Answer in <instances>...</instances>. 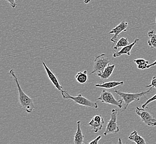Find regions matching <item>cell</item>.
<instances>
[{"label": "cell", "mask_w": 156, "mask_h": 144, "mask_svg": "<svg viewBox=\"0 0 156 144\" xmlns=\"http://www.w3.org/2000/svg\"><path fill=\"white\" fill-rule=\"evenodd\" d=\"M6 1L8 3L10 4V5L12 7V8H16L17 6V3H16L15 0H6Z\"/></svg>", "instance_id": "603a6c76"}, {"label": "cell", "mask_w": 156, "mask_h": 144, "mask_svg": "<svg viewBox=\"0 0 156 144\" xmlns=\"http://www.w3.org/2000/svg\"><path fill=\"white\" fill-rule=\"evenodd\" d=\"M60 92L63 99L72 100L73 101H74L75 103L78 104L79 105L84 106L85 107L94 108V109L98 108V105L96 103L91 102L90 100L83 96L81 94H78L76 96H73L70 95L66 90H62Z\"/></svg>", "instance_id": "3957f363"}, {"label": "cell", "mask_w": 156, "mask_h": 144, "mask_svg": "<svg viewBox=\"0 0 156 144\" xmlns=\"http://www.w3.org/2000/svg\"><path fill=\"white\" fill-rule=\"evenodd\" d=\"M104 123L105 121L103 117L101 115H97L92 117L91 120L87 124V125L90 126L94 132L97 133L102 129Z\"/></svg>", "instance_id": "9c48e42d"}, {"label": "cell", "mask_w": 156, "mask_h": 144, "mask_svg": "<svg viewBox=\"0 0 156 144\" xmlns=\"http://www.w3.org/2000/svg\"><path fill=\"white\" fill-rule=\"evenodd\" d=\"M117 109H112L111 110L110 120L108 121L105 132H104V135L105 136L110 134H116L120 131V128L117 123Z\"/></svg>", "instance_id": "8992f818"}, {"label": "cell", "mask_w": 156, "mask_h": 144, "mask_svg": "<svg viewBox=\"0 0 156 144\" xmlns=\"http://www.w3.org/2000/svg\"><path fill=\"white\" fill-rule=\"evenodd\" d=\"M134 62L136 64L137 68L140 70H144L147 69V67L149 65L148 61L142 58L136 59L134 60Z\"/></svg>", "instance_id": "ac0fdd59"}, {"label": "cell", "mask_w": 156, "mask_h": 144, "mask_svg": "<svg viewBox=\"0 0 156 144\" xmlns=\"http://www.w3.org/2000/svg\"><path fill=\"white\" fill-rule=\"evenodd\" d=\"M81 121H77V130L74 136V143L75 144H84V135L81 129Z\"/></svg>", "instance_id": "7c38bea8"}, {"label": "cell", "mask_w": 156, "mask_h": 144, "mask_svg": "<svg viewBox=\"0 0 156 144\" xmlns=\"http://www.w3.org/2000/svg\"><path fill=\"white\" fill-rule=\"evenodd\" d=\"M128 26V23L125 21H122L120 24L112 29L111 31L109 32L108 34H114V36L111 38L110 41L113 43L112 46L114 47L118 41L119 36L122 32L127 31V27Z\"/></svg>", "instance_id": "ba28073f"}, {"label": "cell", "mask_w": 156, "mask_h": 144, "mask_svg": "<svg viewBox=\"0 0 156 144\" xmlns=\"http://www.w3.org/2000/svg\"><path fill=\"white\" fill-rule=\"evenodd\" d=\"M150 39L148 41V45L153 49H156V34L153 30L150 31L148 33Z\"/></svg>", "instance_id": "e0dca14e"}, {"label": "cell", "mask_w": 156, "mask_h": 144, "mask_svg": "<svg viewBox=\"0 0 156 144\" xmlns=\"http://www.w3.org/2000/svg\"><path fill=\"white\" fill-rule=\"evenodd\" d=\"M115 65H109L105 68V69L102 72L97 74V76L101 78L102 80H105L108 79L111 77L112 73L114 70Z\"/></svg>", "instance_id": "4fadbf2b"}, {"label": "cell", "mask_w": 156, "mask_h": 144, "mask_svg": "<svg viewBox=\"0 0 156 144\" xmlns=\"http://www.w3.org/2000/svg\"><path fill=\"white\" fill-rule=\"evenodd\" d=\"M75 78L78 83L81 84H85L88 79L87 70H84L82 72H78L76 75H75Z\"/></svg>", "instance_id": "2e32d148"}, {"label": "cell", "mask_w": 156, "mask_h": 144, "mask_svg": "<svg viewBox=\"0 0 156 144\" xmlns=\"http://www.w3.org/2000/svg\"><path fill=\"white\" fill-rule=\"evenodd\" d=\"M101 136L99 135L97 138L95 139L93 141H91L89 142V144H98L99 143V141L101 140Z\"/></svg>", "instance_id": "7402d4cb"}, {"label": "cell", "mask_w": 156, "mask_h": 144, "mask_svg": "<svg viewBox=\"0 0 156 144\" xmlns=\"http://www.w3.org/2000/svg\"><path fill=\"white\" fill-rule=\"evenodd\" d=\"M140 39L137 38L132 43L129 44V45H127L126 47H124L120 50V51L115 52L114 53H113V57L117 58V57H120L124 54H126L128 56H131V51L132 48L137 43L140 42Z\"/></svg>", "instance_id": "8fae6325"}, {"label": "cell", "mask_w": 156, "mask_h": 144, "mask_svg": "<svg viewBox=\"0 0 156 144\" xmlns=\"http://www.w3.org/2000/svg\"><path fill=\"white\" fill-rule=\"evenodd\" d=\"M9 74L12 76L17 87L18 91V96H19V102L21 104L22 108L23 109L24 111L27 113H32L33 110L35 109V106L34 105L33 99L27 95L26 94L22 89L21 85L18 82V78L16 75L13 69H11L9 70Z\"/></svg>", "instance_id": "6da1fadb"}, {"label": "cell", "mask_w": 156, "mask_h": 144, "mask_svg": "<svg viewBox=\"0 0 156 144\" xmlns=\"http://www.w3.org/2000/svg\"></svg>", "instance_id": "484cf974"}, {"label": "cell", "mask_w": 156, "mask_h": 144, "mask_svg": "<svg viewBox=\"0 0 156 144\" xmlns=\"http://www.w3.org/2000/svg\"><path fill=\"white\" fill-rule=\"evenodd\" d=\"M156 66V60L155 62H154L153 63H152L151 64H149L148 67H147V69H150L151 67H152L153 66Z\"/></svg>", "instance_id": "cb8c5ba5"}, {"label": "cell", "mask_w": 156, "mask_h": 144, "mask_svg": "<svg viewBox=\"0 0 156 144\" xmlns=\"http://www.w3.org/2000/svg\"><path fill=\"white\" fill-rule=\"evenodd\" d=\"M152 88H150V89H148L147 91H145V92H141V93H125V92H121L120 90H116V89H115L114 92L120 96V98L123 100V101H124L125 106H124L123 110H125L127 109L129 105L131 103L139 101L142 97H143L146 94L150 93L152 90Z\"/></svg>", "instance_id": "7a4b0ae2"}, {"label": "cell", "mask_w": 156, "mask_h": 144, "mask_svg": "<svg viewBox=\"0 0 156 144\" xmlns=\"http://www.w3.org/2000/svg\"><path fill=\"white\" fill-rule=\"evenodd\" d=\"M98 100L107 104L116 106L119 109L122 108L123 100L121 99L117 100L115 98L113 94L111 92H109L106 90H102L100 95L98 98Z\"/></svg>", "instance_id": "5b68a950"}, {"label": "cell", "mask_w": 156, "mask_h": 144, "mask_svg": "<svg viewBox=\"0 0 156 144\" xmlns=\"http://www.w3.org/2000/svg\"><path fill=\"white\" fill-rule=\"evenodd\" d=\"M136 113L141 117V120L146 125L148 126H156V120L153 115L146 111L145 109L140 108L136 106Z\"/></svg>", "instance_id": "52a82bcc"}, {"label": "cell", "mask_w": 156, "mask_h": 144, "mask_svg": "<svg viewBox=\"0 0 156 144\" xmlns=\"http://www.w3.org/2000/svg\"><path fill=\"white\" fill-rule=\"evenodd\" d=\"M156 94L153 95L152 98H151L149 99H147V101L146 102V103H144V104L143 105H142V108L143 109H146V108L147 107V105H148L151 103L153 102L154 101H156Z\"/></svg>", "instance_id": "ffe728a7"}, {"label": "cell", "mask_w": 156, "mask_h": 144, "mask_svg": "<svg viewBox=\"0 0 156 144\" xmlns=\"http://www.w3.org/2000/svg\"><path fill=\"white\" fill-rule=\"evenodd\" d=\"M42 64H43V66L44 69H45L47 75L48 76V78H49V79L52 83V84L54 85V87L56 88L58 90H59V91L63 90V87L59 83V81H58L57 77L55 76L54 73L51 72L50 69L48 68L44 61H42Z\"/></svg>", "instance_id": "30bf717a"}, {"label": "cell", "mask_w": 156, "mask_h": 144, "mask_svg": "<svg viewBox=\"0 0 156 144\" xmlns=\"http://www.w3.org/2000/svg\"><path fill=\"white\" fill-rule=\"evenodd\" d=\"M123 84L124 82L123 81H108L103 83L102 84H96L95 86L97 88H101L106 89H111L120 85H123Z\"/></svg>", "instance_id": "5bb4252c"}, {"label": "cell", "mask_w": 156, "mask_h": 144, "mask_svg": "<svg viewBox=\"0 0 156 144\" xmlns=\"http://www.w3.org/2000/svg\"><path fill=\"white\" fill-rule=\"evenodd\" d=\"M145 88H154L156 89V74L154 76H153L151 84L148 85H146Z\"/></svg>", "instance_id": "44dd1931"}, {"label": "cell", "mask_w": 156, "mask_h": 144, "mask_svg": "<svg viewBox=\"0 0 156 144\" xmlns=\"http://www.w3.org/2000/svg\"><path fill=\"white\" fill-rule=\"evenodd\" d=\"M129 139L130 141L134 142L137 144H146L144 139L138 134L136 130H134L129 136Z\"/></svg>", "instance_id": "9a60e30c"}, {"label": "cell", "mask_w": 156, "mask_h": 144, "mask_svg": "<svg viewBox=\"0 0 156 144\" xmlns=\"http://www.w3.org/2000/svg\"><path fill=\"white\" fill-rule=\"evenodd\" d=\"M109 63L110 60L106 54H101L96 56L94 61L93 70L90 74H92L95 73L98 74L102 72Z\"/></svg>", "instance_id": "277c9868"}, {"label": "cell", "mask_w": 156, "mask_h": 144, "mask_svg": "<svg viewBox=\"0 0 156 144\" xmlns=\"http://www.w3.org/2000/svg\"><path fill=\"white\" fill-rule=\"evenodd\" d=\"M91 0H84V3L85 4H87V3H90V1Z\"/></svg>", "instance_id": "d4e9b609"}, {"label": "cell", "mask_w": 156, "mask_h": 144, "mask_svg": "<svg viewBox=\"0 0 156 144\" xmlns=\"http://www.w3.org/2000/svg\"><path fill=\"white\" fill-rule=\"evenodd\" d=\"M129 41L127 38L121 37L120 39H119L116 42V43L114 46V49L115 50H117L119 48L124 47L127 45H129Z\"/></svg>", "instance_id": "d6986e66"}]
</instances>
